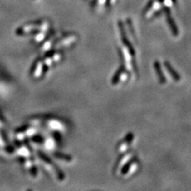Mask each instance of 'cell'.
I'll return each instance as SVG.
<instances>
[{
    "mask_svg": "<svg viewBox=\"0 0 191 191\" xmlns=\"http://www.w3.org/2000/svg\"><path fill=\"white\" fill-rule=\"evenodd\" d=\"M167 22H168V24L169 26H170V30H171L172 33H173V34L174 36H177L179 35V30H178L177 27H176V25H175L174 22L173 21V18L170 17V15H169V12L168 14H167Z\"/></svg>",
    "mask_w": 191,
    "mask_h": 191,
    "instance_id": "4",
    "label": "cell"
},
{
    "mask_svg": "<svg viewBox=\"0 0 191 191\" xmlns=\"http://www.w3.org/2000/svg\"><path fill=\"white\" fill-rule=\"evenodd\" d=\"M120 25V32H121V36H122V41L123 43L124 44V46L128 49V51H129L130 54L132 55V56H135V49L132 46H131V42H129V40L127 38V36H126L125 32H124V27H123L122 23H119Z\"/></svg>",
    "mask_w": 191,
    "mask_h": 191,
    "instance_id": "1",
    "label": "cell"
},
{
    "mask_svg": "<svg viewBox=\"0 0 191 191\" xmlns=\"http://www.w3.org/2000/svg\"><path fill=\"white\" fill-rule=\"evenodd\" d=\"M135 162V159H131L129 162H127L124 166H123L122 170H121V174H126L128 172V170L131 168V165Z\"/></svg>",
    "mask_w": 191,
    "mask_h": 191,
    "instance_id": "6",
    "label": "cell"
},
{
    "mask_svg": "<svg viewBox=\"0 0 191 191\" xmlns=\"http://www.w3.org/2000/svg\"><path fill=\"white\" fill-rule=\"evenodd\" d=\"M133 138H134V135H133L132 133H129V134L127 135V136L125 137V142L126 143H130L131 142V140H133Z\"/></svg>",
    "mask_w": 191,
    "mask_h": 191,
    "instance_id": "7",
    "label": "cell"
},
{
    "mask_svg": "<svg viewBox=\"0 0 191 191\" xmlns=\"http://www.w3.org/2000/svg\"><path fill=\"white\" fill-rule=\"evenodd\" d=\"M164 66H165V67H166L167 72L170 73V76H171V77L173 78L174 81H180L181 76H180V75H179V73H178L177 72L175 71V69L172 67V66L170 63H169L168 61H165Z\"/></svg>",
    "mask_w": 191,
    "mask_h": 191,
    "instance_id": "2",
    "label": "cell"
},
{
    "mask_svg": "<svg viewBox=\"0 0 191 191\" xmlns=\"http://www.w3.org/2000/svg\"><path fill=\"white\" fill-rule=\"evenodd\" d=\"M124 70H125V68H124V66H122L116 71V73L114 74L113 78H112V84L113 85H116L118 83L119 81H120V77L122 73L124 72Z\"/></svg>",
    "mask_w": 191,
    "mask_h": 191,
    "instance_id": "5",
    "label": "cell"
},
{
    "mask_svg": "<svg viewBox=\"0 0 191 191\" xmlns=\"http://www.w3.org/2000/svg\"><path fill=\"white\" fill-rule=\"evenodd\" d=\"M154 69H155V72L157 73V76L159 77V81L161 84H165L166 81V77L164 76V74H163V71H162V68L161 66H160V63L159 61H155L154 64Z\"/></svg>",
    "mask_w": 191,
    "mask_h": 191,
    "instance_id": "3",
    "label": "cell"
}]
</instances>
